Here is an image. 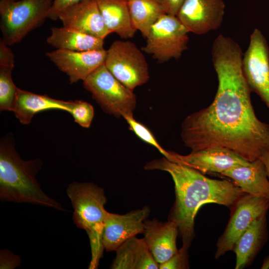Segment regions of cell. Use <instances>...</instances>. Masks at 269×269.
Masks as SVG:
<instances>
[{"label":"cell","mask_w":269,"mask_h":269,"mask_svg":"<svg viewBox=\"0 0 269 269\" xmlns=\"http://www.w3.org/2000/svg\"><path fill=\"white\" fill-rule=\"evenodd\" d=\"M242 57L241 48L232 38L220 34L215 39L212 59L218 81L215 97L208 107L188 115L181 125V138L192 151L226 148L252 162L269 150V124L256 115Z\"/></svg>","instance_id":"6da1fadb"},{"label":"cell","mask_w":269,"mask_h":269,"mask_svg":"<svg viewBox=\"0 0 269 269\" xmlns=\"http://www.w3.org/2000/svg\"><path fill=\"white\" fill-rule=\"evenodd\" d=\"M143 167L147 170L166 171L171 175L174 183L175 201L168 220L177 225L182 246L187 248L194 237V220L201 206L215 203L231 207L245 194L233 182L208 178L164 156L146 163Z\"/></svg>","instance_id":"7a4b0ae2"},{"label":"cell","mask_w":269,"mask_h":269,"mask_svg":"<svg viewBox=\"0 0 269 269\" xmlns=\"http://www.w3.org/2000/svg\"><path fill=\"white\" fill-rule=\"evenodd\" d=\"M42 162L38 158L21 159L10 134L0 143V199L1 201L26 203L65 211L62 205L46 195L40 188L36 175Z\"/></svg>","instance_id":"3957f363"},{"label":"cell","mask_w":269,"mask_h":269,"mask_svg":"<svg viewBox=\"0 0 269 269\" xmlns=\"http://www.w3.org/2000/svg\"><path fill=\"white\" fill-rule=\"evenodd\" d=\"M66 193L74 209V224L84 229L89 237L91 250L89 269H97L104 249L102 236L108 213L103 188L90 182H73L69 184Z\"/></svg>","instance_id":"277c9868"},{"label":"cell","mask_w":269,"mask_h":269,"mask_svg":"<svg viewBox=\"0 0 269 269\" xmlns=\"http://www.w3.org/2000/svg\"><path fill=\"white\" fill-rule=\"evenodd\" d=\"M54 0H0V40L11 46L49 18Z\"/></svg>","instance_id":"5b68a950"},{"label":"cell","mask_w":269,"mask_h":269,"mask_svg":"<svg viewBox=\"0 0 269 269\" xmlns=\"http://www.w3.org/2000/svg\"><path fill=\"white\" fill-rule=\"evenodd\" d=\"M83 82L85 89L106 113L118 118L133 115L136 104L134 90L117 80L104 64Z\"/></svg>","instance_id":"8992f818"},{"label":"cell","mask_w":269,"mask_h":269,"mask_svg":"<svg viewBox=\"0 0 269 269\" xmlns=\"http://www.w3.org/2000/svg\"><path fill=\"white\" fill-rule=\"evenodd\" d=\"M104 65L117 80L132 90L149 79L144 55L130 41H114L107 50Z\"/></svg>","instance_id":"52a82bcc"},{"label":"cell","mask_w":269,"mask_h":269,"mask_svg":"<svg viewBox=\"0 0 269 269\" xmlns=\"http://www.w3.org/2000/svg\"><path fill=\"white\" fill-rule=\"evenodd\" d=\"M189 32L176 15L165 13L151 27L142 50L161 63L178 59L187 49Z\"/></svg>","instance_id":"ba28073f"},{"label":"cell","mask_w":269,"mask_h":269,"mask_svg":"<svg viewBox=\"0 0 269 269\" xmlns=\"http://www.w3.org/2000/svg\"><path fill=\"white\" fill-rule=\"evenodd\" d=\"M269 200L263 197L244 194L231 207L230 218L216 243L215 258L217 259L233 251L239 237L259 217L267 214Z\"/></svg>","instance_id":"9c48e42d"},{"label":"cell","mask_w":269,"mask_h":269,"mask_svg":"<svg viewBox=\"0 0 269 269\" xmlns=\"http://www.w3.org/2000/svg\"><path fill=\"white\" fill-rule=\"evenodd\" d=\"M242 68L251 91L269 108V47L262 32L255 28L248 48L243 55Z\"/></svg>","instance_id":"30bf717a"},{"label":"cell","mask_w":269,"mask_h":269,"mask_svg":"<svg viewBox=\"0 0 269 269\" xmlns=\"http://www.w3.org/2000/svg\"><path fill=\"white\" fill-rule=\"evenodd\" d=\"M225 8L223 0H184L176 16L189 32L205 34L221 26Z\"/></svg>","instance_id":"8fae6325"},{"label":"cell","mask_w":269,"mask_h":269,"mask_svg":"<svg viewBox=\"0 0 269 269\" xmlns=\"http://www.w3.org/2000/svg\"><path fill=\"white\" fill-rule=\"evenodd\" d=\"M171 161L180 163L201 173H220L233 167L246 165L250 163L236 153L223 147H209L181 155L168 151L166 157Z\"/></svg>","instance_id":"7c38bea8"},{"label":"cell","mask_w":269,"mask_h":269,"mask_svg":"<svg viewBox=\"0 0 269 269\" xmlns=\"http://www.w3.org/2000/svg\"><path fill=\"white\" fill-rule=\"evenodd\" d=\"M149 213L147 206L123 215L108 212L102 236L104 249L107 252L116 251L130 238L143 233L144 221Z\"/></svg>","instance_id":"4fadbf2b"},{"label":"cell","mask_w":269,"mask_h":269,"mask_svg":"<svg viewBox=\"0 0 269 269\" xmlns=\"http://www.w3.org/2000/svg\"><path fill=\"white\" fill-rule=\"evenodd\" d=\"M106 54L105 49L88 51L56 49L46 53L49 60L68 76L71 84L84 80L104 64Z\"/></svg>","instance_id":"5bb4252c"},{"label":"cell","mask_w":269,"mask_h":269,"mask_svg":"<svg viewBox=\"0 0 269 269\" xmlns=\"http://www.w3.org/2000/svg\"><path fill=\"white\" fill-rule=\"evenodd\" d=\"M63 26L104 39L111 32L104 22L96 0H82L61 10Z\"/></svg>","instance_id":"9a60e30c"},{"label":"cell","mask_w":269,"mask_h":269,"mask_svg":"<svg viewBox=\"0 0 269 269\" xmlns=\"http://www.w3.org/2000/svg\"><path fill=\"white\" fill-rule=\"evenodd\" d=\"M144 224V239L158 264L166 261L177 252L176 241L179 230L175 222L168 220L162 222L153 219L145 220Z\"/></svg>","instance_id":"2e32d148"},{"label":"cell","mask_w":269,"mask_h":269,"mask_svg":"<svg viewBox=\"0 0 269 269\" xmlns=\"http://www.w3.org/2000/svg\"><path fill=\"white\" fill-rule=\"evenodd\" d=\"M221 175L231 179L245 193L269 200V179L265 165L260 158L246 165L233 167Z\"/></svg>","instance_id":"e0dca14e"},{"label":"cell","mask_w":269,"mask_h":269,"mask_svg":"<svg viewBox=\"0 0 269 269\" xmlns=\"http://www.w3.org/2000/svg\"><path fill=\"white\" fill-rule=\"evenodd\" d=\"M267 214L257 219L236 241L235 269L250 265L266 244L268 236Z\"/></svg>","instance_id":"ac0fdd59"},{"label":"cell","mask_w":269,"mask_h":269,"mask_svg":"<svg viewBox=\"0 0 269 269\" xmlns=\"http://www.w3.org/2000/svg\"><path fill=\"white\" fill-rule=\"evenodd\" d=\"M74 101L56 100L18 88L12 112L21 124L27 125L30 123L33 116L40 112L58 109L70 113Z\"/></svg>","instance_id":"d6986e66"},{"label":"cell","mask_w":269,"mask_h":269,"mask_svg":"<svg viewBox=\"0 0 269 269\" xmlns=\"http://www.w3.org/2000/svg\"><path fill=\"white\" fill-rule=\"evenodd\" d=\"M111 269H157L159 264L154 259L144 238L134 236L116 250V257Z\"/></svg>","instance_id":"ffe728a7"},{"label":"cell","mask_w":269,"mask_h":269,"mask_svg":"<svg viewBox=\"0 0 269 269\" xmlns=\"http://www.w3.org/2000/svg\"><path fill=\"white\" fill-rule=\"evenodd\" d=\"M46 42L57 49L88 51L104 49V39L64 26L51 27Z\"/></svg>","instance_id":"44dd1931"},{"label":"cell","mask_w":269,"mask_h":269,"mask_svg":"<svg viewBox=\"0 0 269 269\" xmlns=\"http://www.w3.org/2000/svg\"><path fill=\"white\" fill-rule=\"evenodd\" d=\"M104 22L111 33L121 38H132L136 30L134 27L127 0H96Z\"/></svg>","instance_id":"7402d4cb"},{"label":"cell","mask_w":269,"mask_h":269,"mask_svg":"<svg viewBox=\"0 0 269 269\" xmlns=\"http://www.w3.org/2000/svg\"><path fill=\"white\" fill-rule=\"evenodd\" d=\"M128 2L134 27L146 38L152 26L166 12L156 0H129Z\"/></svg>","instance_id":"603a6c76"},{"label":"cell","mask_w":269,"mask_h":269,"mask_svg":"<svg viewBox=\"0 0 269 269\" xmlns=\"http://www.w3.org/2000/svg\"><path fill=\"white\" fill-rule=\"evenodd\" d=\"M14 63H0V109L12 111L18 88L14 84L11 72Z\"/></svg>","instance_id":"cb8c5ba5"},{"label":"cell","mask_w":269,"mask_h":269,"mask_svg":"<svg viewBox=\"0 0 269 269\" xmlns=\"http://www.w3.org/2000/svg\"><path fill=\"white\" fill-rule=\"evenodd\" d=\"M129 125V129L143 141L155 147L163 155L166 157L168 151L164 149L158 143L153 134L145 126L137 121L133 115L124 117Z\"/></svg>","instance_id":"d4e9b609"},{"label":"cell","mask_w":269,"mask_h":269,"mask_svg":"<svg viewBox=\"0 0 269 269\" xmlns=\"http://www.w3.org/2000/svg\"><path fill=\"white\" fill-rule=\"evenodd\" d=\"M74 121L83 128L90 127L94 116V110L90 103L80 100L74 101L73 105L69 113Z\"/></svg>","instance_id":"484cf974"},{"label":"cell","mask_w":269,"mask_h":269,"mask_svg":"<svg viewBox=\"0 0 269 269\" xmlns=\"http://www.w3.org/2000/svg\"><path fill=\"white\" fill-rule=\"evenodd\" d=\"M188 249L183 246L169 259L159 264L160 269H188Z\"/></svg>","instance_id":"4316f807"},{"label":"cell","mask_w":269,"mask_h":269,"mask_svg":"<svg viewBox=\"0 0 269 269\" xmlns=\"http://www.w3.org/2000/svg\"><path fill=\"white\" fill-rule=\"evenodd\" d=\"M21 260L20 257L13 254L7 249H2L0 251V269H13L18 267Z\"/></svg>","instance_id":"83f0119b"},{"label":"cell","mask_w":269,"mask_h":269,"mask_svg":"<svg viewBox=\"0 0 269 269\" xmlns=\"http://www.w3.org/2000/svg\"><path fill=\"white\" fill-rule=\"evenodd\" d=\"M82 0H54L50 11L49 18L57 19L58 13L67 7Z\"/></svg>","instance_id":"f1b7e54d"},{"label":"cell","mask_w":269,"mask_h":269,"mask_svg":"<svg viewBox=\"0 0 269 269\" xmlns=\"http://www.w3.org/2000/svg\"><path fill=\"white\" fill-rule=\"evenodd\" d=\"M167 14L176 15L184 0H156Z\"/></svg>","instance_id":"f546056e"},{"label":"cell","mask_w":269,"mask_h":269,"mask_svg":"<svg viewBox=\"0 0 269 269\" xmlns=\"http://www.w3.org/2000/svg\"><path fill=\"white\" fill-rule=\"evenodd\" d=\"M260 158L265 165L267 175L269 179V150L265 152Z\"/></svg>","instance_id":"4dcf8cb0"},{"label":"cell","mask_w":269,"mask_h":269,"mask_svg":"<svg viewBox=\"0 0 269 269\" xmlns=\"http://www.w3.org/2000/svg\"><path fill=\"white\" fill-rule=\"evenodd\" d=\"M262 269H269V256L267 257L264 260L263 265L261 267Z\"/></svg>","instance_id":"1f68e13d"},{"label":"cell","mask_w":269,"mask_h":269,"mask_svg":"<svg viewBox=\"0 0 269 269\" xmlns=\"http://www.w3.org/2000/svg\"></svg>","instance_id":"d6a6232c"}]
</instances>
